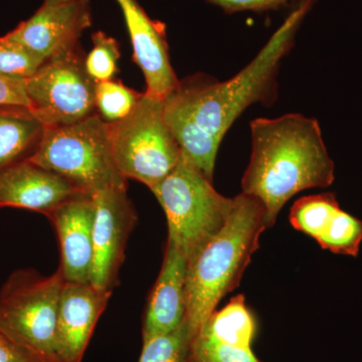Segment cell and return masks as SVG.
I'll list each match as a JSON object with an SVG mask.
<instances>
[{"label":"cell","instance_id":"1","mask_svg":"<svg viewBox=\"0 0 362 362\" xmlns=\"http://www.w3.org/2000/svg\"><path fill=\"white\" fill-rule=\"evenodd\" d=\"M316 0H300L263 49L235 77L220 82L206 74L180 80L164 98V115L181 156L213 180L218 148L235 121L252 104L277 97V75L300 26Z\"/></svg>","mask_w":362,"mask_h":362},{"label":"cell","instance_id":"2","mask_svg":"<svg viewBox=\"0 0 362 362\" xmlns=\"http://www.w3.org/2000/svg\"><path fill=\"white\" fill-rule=\"evenodd\" d=\"M252 154L243 192L261 202L268 228L295 194L330 187L335 165L316 119L302 114L257 118L251 122Z\"/></svg>","mask_w":362,"mask_h":362},{"label":"cell","instance_id":"3","mask_svg":"<svg viewBox=\"0 0 362 362\" xmlns=\"http://www.w3.org/2000/svg\"><path fill=\"white\" fill-rule=\"evenodd\" d=\"M266 228L263 204L242 192L233 197L223 228L188 257L185 321L195 335L221 300L239 286Z\"/></svg>","mask_w":362,"mask_h":362},{"label":"cell","instance_id":"4","mask_svg":"<svg viewBox=\"0 0 362 362\" xmlns=\"http://www.w3.org/2000/svg\"><path fill=\"white\" fill-rule=\"evenodd\" d=\"M28 159L63 176L86 194L127 187L112 152L109 125L97 113L71 125L45 128Z\"/></svg>","mask_w":362,"mask_h":362},{"label":"cell","instance_id":"5","mask_svg":"<svg viewBox=\"0 0 362 362\" xmlns=\"http://www.w3.org/2000/svg\"><path fill=\"white\" fill-rule=\"evenodd\" d=\"M151 192L165 213L168 242L187 259L223 228L233 206V199L216 192L213 180L182 156Z\"/></svg>","mask_w":362,"mask_h":362},{"label":"cell","instance_id":"6","mask_svg":"<svg viewBox=\"0 0 362 362\" xmlns=\"http://www.w3.org/2000/svg\"><path fill=\"white\" fill-rule=\"evenodd\" d=\"M108 125L114 159L126 180L151 190L180 162L181 150L164 115L163 99L143 93L129 115Z\"/></svg>","mask_w":362,"mask_h":362},{"label":"cell","instance_id":"7","mask_svg":"<svg viewBox=\"0 0 362 362\" xmlns=\"http://www.w3.org/2000/svg\"><path fill=\"white\" fill-rule=\"evenodd\" d=\"M65 282L61 269L49 277L20 270L0 291V330L49 362H59L57 321Z\"/></svg>","mask_w":362,"mask_h":362},{"label":"cell","instance_id":"8","mask_svg":"<svg viewBox=\"0 0 362 362\" xmlns=\"http://www.w3.org/2000/svg\"><path fill=\"white\" fill-rule=\"evenodd\" d=\"M81 45L47 59L25 78L30 111L45 128L80 122L96 114V83L85 68Z\"/></svg>","mask_w":362,"mask_h":362},{"label":"cell","instance_id":"9","mask_svg":"<svg viewBox=\"0 0 362 362\" xmlns=\"http://www.w3.org/2000/svg\"><path fill=\"white\" fill-rule=\"evenodd\" d=\"M93 262L89 283L98 289L113 292L119 284L128 238L137 214L127 195V187H109L93 195Z\"/></svg>","mask_w":362,"mask_h":362},{"label":"cell","instance_id":"10","mask_svg":"<svg viewBox=\"0 0 362 362\" xmlns=\"http://www.w3.org/2000/svg\"><path fill=\"white\" fill-rule=\"evenodd\" d=\"M92 25L90 0H69L42 4L32 18L23 21L6 37L42 62L80 45V37Z\"/></svg>","mask_w":362,"mask_h":362},{"label":"cell","instance_id":"11","mask_svg":"<svg viewBox=\"0 0 362 362\" xmlns=\"http://www.w3.org/2000/svg\"><path fill=\"white\" fill-rule=\"evenodd\" d=\"M116 1L129 33L133 61L146 82L145 93L164 99L180 82L171 65L165 23L150 18L137 0Z\"/></svg>","mask_w":362,"mask_h":362},{"label":"cell","instance_id":"12","mask_svg":"<svg viewBox=\"0 0 362 362\" xmlns=\"http://www.w3.org/2000/svg\"><path fill=\"white\" fill-rule=\"evenodd\" d=\"M112 293L98 289L90 283L66 281L59 298L57 321L59 362L82 361L95 326Z\"/></svg>","mask_w":362,"mask_h":362},{"label":"cell","instance_id":"13","mask_svg":"<svg viewBox=\"0 0 362 362\" xmlns=\"http://www.w3.org/2000/svg\"><path fill=\"white\" fill-rule=\"evenodd\" d=\"M81 194H86L71 181L28 159L0 170V207H18L49 216Z\"/></svg>","mask_w":362,"mask_h":362},{"label":"cell","instance_id":"14","mask_svg":"<svg viewBox=\"0 0 362 362\" xmlns=\"http://www.w3.org/2000/svg\"><path fill=\"white\" fill-rule=\"evenodd\" d=\"M47 218L54 223L61 247L59 269L68 282L89 283L93 262V195L81 194L54 209Z\"/></svg>","mask_w":362,"mask_h":362},{"label":"cell","instance_id":"15","mask_svg":"<svg viewBox=\"0 0 362 362\" xmlns=\"http://www.w3.org/2000/svg\"><path fill=\"white\" fill-rule=\"evenodd\" d=\"M187 267V257L168 240L161 271L145 311L143 341L171 332L185 320Z\"/></svg>","mask_w":362,"mask_h":362},{"label":"cell","instance_id":"16","mask_svg":"<svg viewBox=\"0 0 362 362\" xmlns=\"http://www.w3.org/2000/svg\"><path fill=\"white\" fill-rule=\"evenodd\" d=\"M44 130V125L28 109L0 108V170L32 156Z\"/></svg>","mask_w":362,"mask_h":362},{"label":"cell","instance_id":"17","mask_svg":"<svg viewBox=\"0 0 362 362\" xmlns=\"http://www.w3.org/2000/svg\"><path fill=\"white\" fill-rule=\"evenodd\" d=\"M256 330V321L247 309L244 295H238L220 311H214L197 332L218 341L252 349Z\"/></svg>","mask_w":362,"mask_h":362},{"label":"cell","instance_id":"18","mask_svg":"<svg viewBox=\"0 0 362 362\" xmlns=\"http://www.w3.org/2000/svg\"><path fill=\"white\" fill-rule=\"evenodd\" d=\"M340 209L339 202L332 192L307 195L293 204L289 221L295 230L317 240Z\"/></svg>","mask_w":362,"mask_h":362},{"label":"cell","instance_id":"19","mask_svg":"<svg viewBox=\"0 0 362 362\" xmlns=\"http://www.w3.org/2000/svg\"><path fill=\"white\" fill-rule=\"evenodd\" d=\"M194 337L185 320L171 332L143 341L139 362H192Z\"/></svg>","mask_w":362,"mask_h":362},{"label":"cell","instance_id":"20","mask_svg":"<svg viewBox=\"0 0 362 362\" xmlns=\"http://www.w3.org/2000/svg\"><path fill=\"white\" fill-rule=\"evenodd\" d=\"M142 94L114 78L96 83L95 107L97 114L107 124L118 122L129 115Z\"/></svg>","mask_w":362,"mask_h":362},{"label":"cell","instance_id":"21","mask_svg":"<svg viewBox=\"0 0 362 362\" xmlns=\"http://www.w3.org/2000/svg\"><path fill=\"white\" fill-rule=\"evenodd\" d=\"M316 242L334 254L357 257L362 243V220L340 209Z\"/></svg>","mask_w":362,"mask_h":362},{"label":"cell","instance_id":"22","mask_svg":"<svg viewBox=\"0 0 362 362\" xmlns=\"http://www.w3.org/2000/svg\"><path fill=\"white\" fill-rule=\"evenodd\" d=\"M93 49L85 57V68L95 83L113 80L118 74L120 45L102 30L92 35Z\"/></svg>","mask_w":362,"mask_h":362},{"label":"cell","instance_id":"23","mask_svg":"<svg viewBox=\"0 0 362 362\" xmlns=\"http://www.w3.org/2000/svg\"><path fill=\"white\" fill-rule=\"evenodd\" d=\"M192 362H261L252 349L218 341L197 332L192 343Z\"/></svg>","mask_w":362,"mask_h":362},{"label":"cell","instance_id":"24","mask_svg":"<svg viewBox=\"0 0 362 362\" xmlns=\"http://www.w3.org/2000/svg\"><path fill=\"white\" fill-rule=\"evenodd\" d=\"M44 63L6 35L0 37V75L25 80L32 77Z\"/></svg>","mask_w":362,"mask_h":362},{"label":"cell","instance_id":"25","mask_svg":"<svg viewBox=\"0 0 362 362\" xmlns=\"http://www.w3.org/2000/svg\"><path fill=\"white\" fill-rule=\"evenodd\" d=\"M21 107L30 110L25 78L0 75V108Z\"/></svg>","mask_w":362,"mask_h":362},{"label":"cell","instance_id":"26","mask_svg":"<svg viewBox=\"0 0 362 362\" xmlns=\"http://www.w3.org/2000/svg\"><path fill=\"white\" fill-rule=\"evenodd\" d=\"M209 4L221 7L226 13L233 14L240 11H274L279 7L284 6L291 0H206Z\"/></svg>","mask_w":362,"mask_h":362},{"label":"cell","instance_id":"27","mask_svg":"<svg viewBox=\"0 0 362 362\" xmlns=\"http://www.w3.org/2000/svg\"><path fill=\"white\" fill-rule=\"evenodd\" d=\"M0 362H49L0 330Z\"/></svg>","mask_w":362,"mask_h":362},{"label":"cell","instance_id":"28","mask_svg":"<svg viewBox=\"0 0 362 362\" xmlns=\"http://www.w3.org/2000/svg\"><path fill=\"white\" fill-rule=\"evenodd\" d=\"M69 1V0H45L44 4L54 6V4H63V2Z\"/></svg>","mask_w":362,"mask_h":362}]
</instances>
